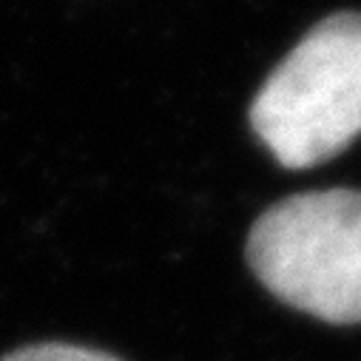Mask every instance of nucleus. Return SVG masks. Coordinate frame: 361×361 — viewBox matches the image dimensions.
Masks as SVG:
<instances>
[{
  "label": "nucleus",
  "mask_w": 361,
  "mask_h": 361,
  "mask_svg": "<svg viewBox=\"0 0 361 361\" xmlns=\"http://www.w3.org/2000/svg\"><path fill=\"white\" fill-rule=\"evenodd\" d=\"M245 256L279 302L327 324H361V191H307L270 205Z\"/></svg>",
  "instance_id": "2"
},
{
  "label": "nucleus",
  "mask_w": 361,
  "mask_h": 361,
  "mask_svg": "<svg viewBox=\"0 0 361 361\" xmlns=\"http://www.w3.org/2000/svg\"><path fill=\"white\" fill-rule=\"evenodd\" d=\"M0 361H120V358L111 353H103V350H92V347L49 341V344L20 347V350L4 355Z\"/></svg>",
  "instance_id": "3"
},
{
  "label": "nucleus",
  "mask_w": 361,
  "mask_h": 361,
  "mask_svg": "<svg viewBox=\"0 0 361 361\" xmlns=\"http://www.w3.org/2000/svg\"><path fill=\"white\" fill-rule=\"evenodd\" d=\"M250 128L282 168H313L361 134V15L313 26L267 74L247 111Z\"/></svg>",
  "instance_id": "1"
}]
</instances>
